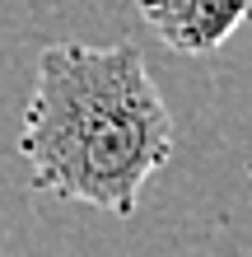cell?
<instances>
[{
	"instance_id": "3",
	"label": "cell",
	"mask_w": 252,
	"mask_h": 257,
	"mask_svg": "<svg viewBox=\"0 0 252 257\" xmlns=\"http://www.w3.org/2000/svg\"><path fill=\"white\" fill-rule=\"evenodd\" d=\"M136 5H140V0H136Z\"/></svg>"
},
{
	"instance_id": "2",
	"label": "cell",
	"mask_w": 252,
	"mask_h": 257,
	"mask_svg": "<svg viewBox=\"0 0 252 257\" xmlns=\"http://www.w3.org/2000/svg\"><path fill=\"white\" fill-rule=\"evenodd\" d=\"M140 14L168 52L210 56L243 28L252 0H140Z\"/></svg>"
},
{
	"instance_id": "1",
	"label": "cell",
	"mask_w": 252,
	"mask_h": 257,
	"mask_svg": "<svg viewBox=\"0 0 252 257\" xmlns=\"http://www.w3.org/2000/svg\"><path fill=\"white\" fill-rule=\"evenodd\" d=\"M19 155L33 187L126 220L173 155V112L136 42H52L38 56Z\"/></svg>"
}]
</instances>
